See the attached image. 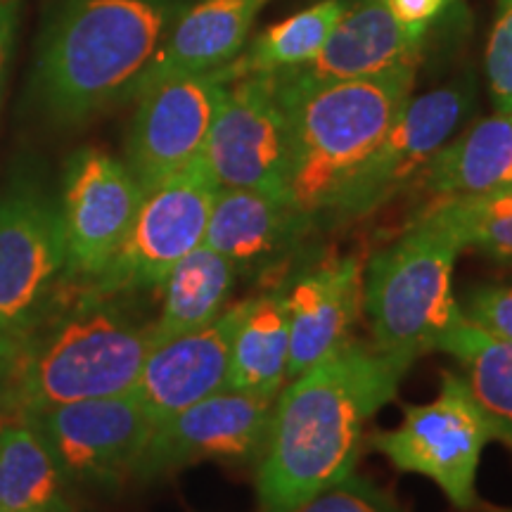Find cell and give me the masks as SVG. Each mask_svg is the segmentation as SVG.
<instances>
[{
    "instance_id": "6da1fadb",
    "label": "cell",
    "mask_w": 512,
    "mask_h": 512,
    "mask_svg": "<svg viewBox=\"0 0 512 512\" xmlns=\"http://www.w3.org/2000/svg\"><path fill=\"white\" fill-rule=\"evenodd\" d=\"M413 366L373 342H351L283 387L256 463L259 512H292L354 472L366 422Z\"/></svg>"
},
{
    "instance_id": "7a4b0ae2",
    "label": "cell",
    "mask_w": 512,
    "mask_h": 512,
    "mask_svg": "<svg viewBox=\"0 0 512 512\" xmlns=\"http://www.w3.org/2000/svg\"><path fill=\"white\" fill-rule=\"evenodd\" d=\"M152 347V323L126 294L69 283L27 335L12 339L0 413H34L131 392Z\"/></svg>"
},
{
    "instance_id": "3957f363",
    "label": "cell",
    "mask_w": 512,
    "mask_h": 512,
    "mask_svg": "<svg viewBox=\"0 0 512 512\" xmlns=\"http://www.w3.org/2000/svg\"><path fill=\"white\" fill-rule=\"evenodd\" d=\"M420 62L347 81H304L275 74L290 121L287 197L311 223L328 219L351 178L413 98Z\"/></svg>"
},
{
    "instance_id": "277c9868",
    "label": "cell",
    "mask_w": 512,
    "mask_h": 512,
    "mask_svg": "<svg viewBox=\"0 0 512 512\" xmlns=\"http://www.w3.org/2000/svg\"><path fill=\"white\" fill-rule=\"evenodd\" d=\"M181 8L178 0H64L36 57L43 110L57 124H79L126 102Z\"/></svg>"
},
{
    "instance_id": "5b68a950",
    "label": "cell",
    "mask_w": 512,
    "mask_h": 512,
    "mask_svg": "<svg viewBox=\"0 0 512 512\" xmlns=\"http://www.w3.org/2000/svg\"><path fill=\"white\" fill-rule=\"evenodd\" d=\"M463 249L456 230L432 204L368 261L363 309L377 349L411 361L434 351L463 313L453 297V268Z\"/></svg>"
},
{
    "instance_id": "8992f818",
    "label": "cell",
    "mask_w": 512,
    "mask_h": 512,
    "mask_svg": "<svg viewBox=\"0 0 512 512\" xmlns=\"http://www.w3.org/2000/svg\"><path fill=\"white\" fill-rule=\"evenodd\" d=\"M491 441L512 448V434L477 401L465 377L451 370L441 373L437 399L406 406L399 427L368 437L396 470L432 479L460 510L477 505L479 460Z\"/></svg>"
},
{
    "instance_id": "52a82bcc",
    "label": "cell",
    "mask_w": 512,
    "mask_h": 512,
    "mask_svg": "<svg viewBox=\"0 0 512 512\" xmlns=\"http://www.w3.org/2000/svg\"><path fill=\"white\" fill-rule=\"evenodd\" d=\"M69 283L60 207L36 185L17 183L0 197V335H27Z\"/></svg>"
},
{
    "instance_id": "ba28073f",
    "label": "cell",
    "mask_w": 512,
    "mask_h": 512,
    "mask_svg": "<svg viewBox=\"0 0 512 512\" xmlns=\"http://www.w3.org/2000/svg\"><path fill=\"white\" fill-rule=\"evenodd\" d=\"M216 192L219 185L202 157L145 192L124 245L88 285L117 294L159 290L171 268L204 242Z\"/></svg>"
},
{
    "instance_id": "9c48e42d",
    "label": "cell",
    "mask_w": 512,
    "mask_h": 512,
    "mask_svg": "<svg viewBox=\"0 0 512 512\" xmlns=\"http://www.w3.org/2000/svg\"><path fill=\"white\" fill-rule=\"evenodd\" d=\"M472 107H475L472 79H458L408 100L373 155L351 178L328 219L332 223L363 219L399 195L408 183L418 181L432 157L470 117Z\"/></svg>"
},
{
    "instance_id": "30bf717a",
    "label": "cell",
    "mask_w": 512,
    "mask_h": 512,
    "mask_svg": "<svg viewBox=\"0 0 512 512\" xmlns=\"http://www.w3.org/2000/svg\"><path fill=\"white\" fill-rule=\"evenodd\" d=\"M290 155V121L273 76L249 74L228 81L202 150L216 185L287 197Z\"/></svg>"
},
{
    "instance_id": "8fae6325",
    "label": "cell",
    "mask_w": 512,
    "mask_h": 512,
    "mask_svg": "<svg viewBox=\"0 0 512 512\" xmlns=\"http://www.w3.org/2000/svg\"><path fill=\"white\" fill-rule=\"evenodd\" d=\"M34 422L74 486L117 489L133 479L155 420L133 392L22 413Z\"/></svg>"
},
{
    "instance_id": "7c38bea8",
    "label": "cell",
    "mask_w": 512,
    "mask_h": 512,
    "mask_svg": "<svg viewBox=\"0 0 512 512\" xmlns=\"http://www.w3.org/2000/svg\"><path fill=\"white\" fill-rule=\"evenodd\" d=\"M273 403L235 389L192 403L157 422L133 479L155 482L197 463L256 465L268 439Z\"/></svg>"
},
{
    "instance_id": "4fadbf2b",
    "label": "cell",
    "mask_w": 512,
    "mask_h": 512,
    "mask_svg": "<svg viewBox=\"0 0 512 512\" xmlns=\"http://www.w3.org/2000/svg\"><path fill=\"white\" fill-rule=\"evenodd\" d=\"M145 192L124 162L83 147L62 178L60 221L72 283H93L131 233Z\"/></svg>"
},
{
    "instance_id": "5bb4252c",
    "label": "cell",
    "mask_w": 512,
    "mask_h": 512,
    "mask_svg": "<svg viewBox=\"0 0 512 512\" xmlns=\"http://www.w3.org/2000/svg\"><path fill=\"white\" fill-rule=\"evenodd\" d=\"M226 83L216 69L176 76L138 95L124 164L143 192L157 188L202 157Z\"/></svg>"
},
{
    "instance_id": "9a60e30c",
    "label": "cell",
    "mask_w": 512,
    "mask_h": 512,
    "mask_svg": "<svg viewBox=\"0 0 512 512\" xmlns=\"http://www.w3.org/2000/svg\"><path fill=\"white\" fill-rule=\"evenodd\" d=\"M283 294L290 323V382L351 342L363 311L366 266L356 254L323 256L294 271Z\"/></svg>"
},
{
    "instance_id": "2e32d148",
    "label": "cell",
    "mask_w": 512,
    "mask_h": 512,
    "mask_svg": "<svg viewBox=\"0 0 512 512\" xmlns=\"http://www.w3.org/2000/svg\"><path fill=\"white\" fill-rule=\"evenodd\" d=\"M313 223L287 197L247 188H219L204 245L219 252L247 280H273Z\"/></svg>"
},
{
    "instance_id": "e0dca14e",
    "label": "cell",
    "mask_w": 512,
    "mask_h": 512,
    "mask_svg": "<svg viewBox=\"0 0 512 512\" xmlns=\"http://www.w3.org/2000/svg\"><path fill=\"white\" fill-rule=\"evenodd\" d=\"M242 306L245 302L228 306L207 328L166 339L150 349L131 392L155 425L226 389Z\"/></svg>"
},
{
    "instance_id": "ac0fdd59",
    "label": "cell",
    "mask_w": 512,
    "mask_h": 512,
    "mask_svg": "<svg viewBox=\"0 0 512 512\" xmlns=\"http://www.w3.org/2000/svg\"><path fill=\"white\" fill-rule=\"evenodd\" d=\"M266 3L268 0H197L190 8H181L128 100H136L147 88L176 76L207 74L226 67L245 50L249 31Z\"/></svg>"
},
{
    "instance_id": "d6986e66",
    "label": "cell",
    "mask_w": 512,
    "mask_h": 512,
    "mask_svg": "<svg viewBox=\"0 0 512 512\" xmlns=\"http://www.w3.org/2000/svg\"><path fill=\"white\" fill-rule=\"evenodd\" d=\"M425 31L403 27L384 0L347 3L320 53L297 69L280 72L304 81H347L420 62Z\"/></svg>"
},
{
    "instance_id": "ffe728a7",
    "label": "cell",
    "mask_w": 512,
    "mask_h": 512,
    "mask_svg": "<svg viewBox=\"0 0 512 512\" xmlns=\"http://www.w3.org/2000/svg\"><path fill=\"white\" fill-rule=\"evenodd\" d=\"M76 486L22 413H0V512H76Z\"/></svg>"
},
{
    "instance_id": "44dd1931",
    "label": "cell",
    "mask_w": 512,
    "mask_h": 512,
    "mask_svg": "<svg viewBox=\"0 0 512 512\" xmlns=\"http://www.w3.org/2000/svg\"><path fill=\"white\" fill-rule=\"evenodd\" d=\"M437 200L472 197L512 185V114L496 112L441 147L418 178Z\"/></svg>"
},
{
    "instance_id": "7402d4cb",
    "label": "cell",
    "mask_w": 512,
    "mask_h": 512,
    "mask_svg": "<svg viewBox=\"0 0 512 512\" xmlns=\"http://www.w3.org/2000/svg\"><path fill=\"white\" fill-rule=\"evenodd\" d=\"M242 316L230 349L226 389L275 401L287 384L290 323L283 287L242 299Z\"/></svg>"
},
{
    "instance_id": "603a6c76",
    "label": "cell",
    "mask_w": 512,
    "mask_h": 512,
    "mask_svg": "<svg viewBox=\"0 0 512 512\" xmlns=\"http://www.w3.org/2000/svg\"><path fill=\"white\" fill-rule=\"evenodd\" d=\"M235 280H238L235 268L204 242L185 254L159 287L162 311L152 320L155 344L214 323L228 309Z\"/></svg>"
},
{
    "instance_id": "cb8c5ba5",
    "label": "cell",
    "mask_w": 512,
    "mask_h": 512,
    "mask_svg": "<svg viewBox=\"0 0 512 512\" xmlns=\"http://www.w3.org/2000/svg\"><path fill=\"white\" fill-rule=\"evenodd\" d=\"M344 8H347L344 0H323V3L311 5V8L273 24L264 34L254 38L252 46H245L233 62L221 67V76L226 81H233L238 76H275L287 69L302 67L328 43Z\"/></svg>"
},
{
    "instance_id": "d4e9b609",
    "label": "cell",
    "mask_w": 512,
    "mask_h": 512,
    "mask_svg": "<svg viewBox=\"0 0 512 512\" xmlns=\"http://www.w3.org/2000/svg\"><path fill=\"white\" fill-rule=\"evenodd\" d=\"M434 351L456 358L477 401L512 434V342L489 335L460 313Z\"/></svg>"
},
{
    "instance_id": "484cf974",
    "label": "cell",
    "mask_w": 512,
    "mask_h": 512,
    "mask_svg": "<svg viewBox=\"0 0 512 512\" xmlns=\"http://www.w3.org/2000/svg\"><path fill=\"white\" fill-rule=\"evenodd\" d=\"M434 204L465 249H477L489 259L512 266V185Z\"/></svg>"
},
{
    "instance_id": "4316f807",
    "label": "cell",
    "mask_w": 512,
    "mask_h": 512,
    "mask_svg": "<svg viewBox=\"0 0 512 512\" xmlns=\"http://www.w3.org/2000/svg\"><path fill=\"white\" fill-rule=\"evenodd\" d=\"M292 512H403V508L380 484L349 472Z\"/></svg>"
},
{
    "instance_id": "83f0119b",
    "label": "cell",
    "mask_w": 512,
    "mask_h": 512,
    "mask_svg": "<svg viewBox=\"0 0 512 512\" xmlns=\"http://www.w3.org/2000/svg\"><path fill=\"white\" fill-rule=\"evenodd\" d=\"M486 81L496 112L512 114V0H498L486 46Z\"/></svg>"
},
{
    "instance_id": "f1b7e54d",
    "label": "cell",
    "mask_w": 512,
    "mask_h": 512,
    "mask_svg": "<svg viewBox=\"0 0 512 512\" xmlns=\"http://www.w3.org/2000/svg\"><path fill=\"white\" fill-rule=\"evenodd\" d=\"M463 316L489 335L512 342V285H477L467 292Z\"/></svg>"
},
{
    "instance_id": "f546056e",
    "label": "cell",
    "mask_w": 512,
    "mask_h": 512,
    "mask_svg": "<svg viewBox=\"0 0 512 512\" xmlns=\"http://www.w3.org/2000/svg\"><path fill=\"white\" fill-rule=\"evenodd\" d=\"M384 3L403 27L427 31V24L437 19L451 0H384Z\"/></svg>"
},
{
    "instance_id": "4dcf8cb0",
    "label": "cell",
    "mask_w": 512,
    "mask_h": 512,
    "mask_svg": "<svg viewBox=\"0 0 512 512\" xmlns=\"http://www.w3.org/2000/svg\"><path fill=\"white\" fill-rule=\"evenodd\" d=\"M19 12H22V0H0V95H3L12 48H15Z\"/></svg>"
},
{
    "instance_id": "1f68e13d",
    "label": "cell",
    "mask_w": 512,
    "mask_h": 512,
    "mask_svg": "<svg viewBox=\"0 0 512 512\" xmlns=\"http://www.w3.org/2000/svg\"><path fill=\"white\" fill-rule=\"evenodd\" d=\"M10 356H12V339L0 335V411H3V401H5V384H8Z\"/></svg>"
},
{
    "instance_id": "d6a6232c",
    "label": "cell",
    "mask_w": 512,
    "mask_h": 512,
    "mask_svg": "<svg viewBox=\"0 0 512 512\" xmlns=\"http://www.w3.org/2000/svg\"><path fill=\"white\" fill-rule=\"evenodd\" d=\"M491 512H512V510H491Z\"/></svg>"
}]
</instances>
